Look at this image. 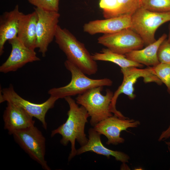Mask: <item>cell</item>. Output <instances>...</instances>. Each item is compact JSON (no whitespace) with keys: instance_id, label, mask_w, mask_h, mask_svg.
<instances>
[{"instance_id":"obj_24","label":"cell","mask_w":170,"mask_h":170,"mask_svg":"<svg viewBox=\"0 0 170 170\" xmlns=\"http://www.w3.org/2000/svg\"><path fill=\"white\" fill-rule=\"evenodd\" d=\"M36 7L44 10L58 12L60 0H27Z\"/></svg>"},{"instance_id":"obj_27","label":"cell","mask_w":170,"mask_h":170,"mask_svg":"<svg viewBox=\"0 0 170 170\" xmlns=\"http://www.w3.org/2000/svg\"><path fill=\"white\" fill-rule=\"evenodd\" d=\"M165 143L167 145V149L169 152L170 153V141H165Z\"/></svg>"},{"instance_id":"obj_17","label":"cell","mask_w":170,"mask_h":170,"mask_svg":"<svg viewBox=\"0 0 170 170\" xmlns=\"http://www.w3.org/2000/svg\"><path fill=\"white\" fill-rule=\"evenodd\" d=\"M37 20L38 16L34 10L27 14L22 13L18 23L17 38L26 46L33 50L36 48Z\"/></svg>"},{"instance_id":"obj_10","label":"cell","mask_w":170,"mask_h":170,"mask_svg":"<svg viewBox=\"0 0 170 170\" xmlns=\"http://www.w3.org/2000/svg\"><path fill=\"white\" fill-rule=\"evenodd\" d=\"M38 16L37 26L36 48L45 57L49 44L55 38L60 14L58 12L35 7Z\"/></svg>"},{"instance_id":"obj_25","label":"cell","mask_w":170,"mask_h":170,"mask_svg":"<svg viewBox=\"0 0 170 170\" xmlns=\"http://www.w3.org/2000/svg\"><path fill=\"white\" fill-rule=\"evenodd\" d=\"M160 63L170 64V41L165 40L160 45L157 52Z\"/></svg>"},{"instance_id":"obj_20","label":"cell","mask_w":170,"mask_h":170,"mask_svg":"<svg viewBox=\"0 0 170 170\" xmlns=\"http://www.w3.org/2000/svg\"><path fill=\"white\" fill-rule=\"evenodd\" d=\"M119 8L114 17L131 16L141 7L140 0H118Z\"/></svg>"},{"instance_id":"obj_18","label":"cell","mask_w":170,"mask_h":170,"mask_svg":"<svg viewBox=\"0 0 170 170\" xmlns=\"http://www.w3.org/2000/svg\"><path fill=\"white\" fill-rule=\"evenodd\" d=\"M167 35L163 34L152 43L141 49L133 50L125 55L127 58L148 67H153L160 63L157 52L162 42L166 39Z\"/></svg>"},{"instance_id":"obj_16","label":"cell","mask_w":170,"mask_h":170,"mask_svg":"<svg viewBox=\"0 0 170 170\" xmlns=\"http://www.w3.org/2000/svg\"><path fill=\"white\" fill-rule=\"evenodd\" d=\"M23 13L20 11L19 6L10 11L4 12L0 17V55L4 52L7 41L17 37L18 23Z\"/></svg>"},{"instance_id":"obj_6","label":"cell","mask_w":170,"mask_h":170,"mask_svg":"<svg viewBox=\"0 0 170 170\" xmlns=\"http://www.w3.org/2000/svg\"><path fill=\"white\" fill-rule=\"evenodd\" d=\"M131 17V28L140 37L146 46L156 40L155 34L159 26L170 21V12H153L140 7Z\"/></svg>"},{"instance_id":"obj_14","label":"cell","mask_w":170,"mask_h":170,"mask_svg":"<svg viewBox=\"0 0 170 170\" xmlns=\"http://www.w3.org/2000/svg\"><path fill=\"white\" fill-rule=\"evenodd\" d=\"M33 117L21 108L7 102L3 115L4 129L9 134L34 125Z\"/></svg>"},{"instance_id":"obj_8","label":"cell","mask_w":170,"mask_h":170,"mask_svg":"<svg viewBox=\"0 0 170 170\" xmlns=\"http://www.w3.org/2000/svg\"><path fill=\"white\" fill-rule=\"evenodd\" d=\"M59 99L50 96L44 102L40 104L31 102L20 96L15 91L12 85L1 90L0 103L6 101L17 105L25 110L33 117L37 118L42 123L45 129L47 128L45 116L48 111L54 107Z\"/></svg>"},{"instance_id":"obj_4","label":"cell","mask_w":170,"mask_h":170,"mask_svg":"<svg viewBox=\"0 0 170 170\" xmlns=\"http://www.w3.org/2000/svg\"><path fill=\"white\" fill-rule=\"evenodd\" d=\"M103 87H98L90 89L77 95L76 103L83 106L91 117L90 123L93 127L97 123L111 116L110 105L113 97V93L109 89L106 90V94H101Z\"/></svg>"},{"instance_id":"obj_2","label":"cell","mask_w":170,"mask_h":170,"mask_svg":"<svg viewBox=\"0 0 170 170\" xmlns=\"http://www.w3.org/2000/svg\"><path fill=\"white\" fill-rule=\"evenodd\" d=\"M55 41L65 53L67 60L88 75L96 73L98 66L84 45L79 41L68 30L58 25Z\"/></svg>"},{"instance_id":"obj_26","label":"cell","mask_w":170,"mask_h":170,"mask_svg":"<svg viewBox=\"0 0 170 170\" xmlns=\"http://www.w3.org/2000/svg\"><path fill=\"white\" fill-rule=\"evenodd\" d=\"M170 138V125L165 130L163 131L161 133L158 139L159 142L165 141Z\"/></svg>"},{"instance_id":"obj_7","label":"cell","mask_w":170,"mask_h":170,"mask_svg":"<svg viewBox=\"0 0 170 170\" xmlns=\"http://www.w3.org/2000/svg\"><path fill=\"white\" fill-rule=\"evenodd\" d=\"M15 141L33 160L45 170H50L45 160L46 139L35 126L13 133Z\"/></svg>"},{"instance_id":"obj_3","label":"cell","mask_w":170,"mask_h":170,"mask_svg":"<svg viewBox=\"0 0 170 170\" xmlns=\"http://www.w3.org/2000/svg\"><path fill=\"white\" fill-rule=\"evenodd\" d=\"M65 66L71 74L70 82L64 86L50 89L48 93L58 99L82 94L92 88L98 87L110 86L112 81L107 78L93 79L87 77L81 69L66 60Z\"/></svg>"},{"instance_id":"obj_19","label":"cell","mask_w":170,"mask_h":170,"mask_svg":"<svg viewBox=\"0 0 170 170\" xmlns=\"http://www.w3.org/2000/svg\"><path fill=\"white\" fill-rule=\"evenodd\" d=\"M95 61H109L119 66L121 68L136 67L142 68L144 65L130 60L125 55L112 51L107 48H103L99 53H95L92 55Z\"/></svg>"},{"instance_id":"obj_5","label":"cell","mask_w":170,"mask_h":170,"mask_svg":"<svg viewBox=\"0 0 170 170\" xmlns=\"http://www.w3.org/2000/svg\"><path fill=\"white\" fill-rule=\"evenodd\" d=\"M121 71L123 76L121 84L113 94L110 107V111L115 115L121 118H126L120 111L117 110L116 104L119 95L122 94L128 96L131 100L133 99L136 97L134 94V86L138 79L144 78L145 83L155 82L161 85L162 82L156 75L153 67L142 69L136 67H129L121 68Z\"/></svg>"},{"instance_id":"obj_9","label":"cell","mask_w":170,"mask_h":170,"mask_svg":"<svg viewBox=\"0 0 170 170\" xmlns=\"http://www.w3.org/2000/svg\"><path fill=\"white\" fill-rule=\"evenodd\" d=\"M97 41L112 51L123 55L142 49L144 46L140 37L131 28L113 33L104 34L98 38Z\"/></svg>"},{"instance_id":"obj_1","label":"cell","mask_w":170,"mask_h":170,"mask_svg":"<svg viewBox=\"0 0 170 170\" xmlns=\"http://www.w3.org/2000/svg\"><path fill=\"white\" fill-rule=\"evenodd\" d=\"M64 99L69 106L68 118L64 123L51 131V136L52 137L56 134H60L62 136L60 142L65 146L70 142L71 151L68 157L69 161L77 154L76 140L81 146L84 145L88 141V139L85 133V127L89 116L86 109L82 106H79L71 96Z\"/></svg>"},{"instance_id":"obj_21","label":"cell","mask_w":170,"mask_h":170,"mask_svg":"<svg viewBox=\"0 0 170 170\" xmlns=\"http://www.w3.org/2000/svg\"><path fill=\"white\" fill-rule=\"evenodd\" d=\"M141 7L155 12H170V0H140Z\"/></svg>"},{"instance_id":"obj_28","label":"cell","mask_w":170,"mask_h":170,"mask_svg":"<svg viewBox=\"0 0 170 170\" xmlns=\"http://www.w3.org/2000/svg\"><path fill=\"white\" fill-rule=\"evenodd\" d=\"M169 35H168V40L169 41H170V24L169 25Z\"/></svg>"},{"instance_id":"obj_13","label":"cell","mask_w":170,"mask_h":170,"mask_svg":"<svg viewBox=\"0 0 170 170\" xmlns=\"http://www.w3.org/2000/svg\"><path fill=\"white\" fill-rule=\"evenodd\" d=\"M131 16L125 15L89 21L84 24L83 30L91 35L99 33L108 34L131 28Z\"/></svg>"},{"instance_id":"obj_22","label":"cell","mask_w":170,"mask_h":170,"mask_svg":"<svg viewBox=\"0 0 170 170\" xmlns=\"http://www.w3.org/2000/svg\"><path fill=\"white\" fill-rule=\"evenodd\" d=\"M153 68L156 75L165 84L170 94V64L160 62Z\"/></svg>"},{"instance_id":"obj_23","label":"cell","mask_w":170,"mask_h":170,"mask_svg":"<svg viewBox=\"0 0 170 170\" xmlns=\"http://www.w3.org/2000/svg\"><path fill=\"white\" fill-rule=\"evenodd\" d=\"M99 7L103 10V15L105 19L114 17L119 7L118 0H100Z\"/></svg>"},{"instance_id":"obj_15","label":"cell","mask_w":170,"mask_h":170,"mask_svg":"<svg viewBox=\"0 0 170 170\" xmlns=\"http://www.w3.org/2000/svg\"><path fill=\"white\" fill-rule=\"evenodd\" d=\"M88 133V138L87 143L77 150L76 155L90 151L105 156L108 159L110 156H112L116 161L122 163L129 162L130 158L128 154L122 151L112 150L105 147L101 142V134L94 128H90Z\"/></svg>"},{"instance_id":"obj_11","label":"cell","mask_w":170,"mask_h":170,"mask_svg":"<svg viewBox=\"0 0 170 170\" xmlns=\"http://www.w3.org/2000/svg\"><path fill=\"white\" fill-rule=\"evenodd\" d=\"M140 125V122L138 120L128 117L121 118L114 115L100 122L94 128L100 134L107 138L106 144L116 145L125 141L120 135L122 131L130 128L137 127Z\"/></svg>"},{"instance_id":"obj_12","label":"cell","mask_w":170,"mask_h":170,"mask_svg":"<svg viewBox=\"0 0 170 170\" xmlns=\"http://www.w3.org/2000/svg\"><path fill=\"white\" fill-rule=\"evenodd\" d=\"M8 42L11 46V51L7 60L0 66L1 72L15 71L29 63L40 60L35 50L26 46L17 37Z\"/></svg>"}]
</instances>
